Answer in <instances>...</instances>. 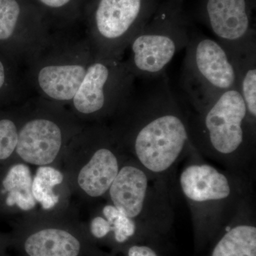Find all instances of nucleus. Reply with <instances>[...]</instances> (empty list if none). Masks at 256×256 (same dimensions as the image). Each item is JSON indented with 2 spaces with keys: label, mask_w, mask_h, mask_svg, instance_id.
I'll return each mask as SVG.
<instances>
[{
  "label": "nucleus",
  "mask_w": 256,
  "mask_h": 256,
  "mask_svg": "<svg viewBox=\"0 0 256 256\" xmlns=\"http://www.w3.org/2000/svg\"><path fill=\"white\" fill-rule=\"evenodd\" d=\"M142 80L120 108L129 117L130 143L138 164L160 178L185 154L196 151L190 139L188 114L170 86L166 72Z\"/></svg>",
  "instance_id": "f257e3e1"
},
{
  "label": "nucleus",
  "mask_w": 256,
  "mask_h": 256,
  "mask_svg": "<svg viewBox=\"0 0 256 256\" xmlns=\"http://www.w3.org/2000/svg\"><path fill=\"white\" fill-rule=\"evenodd\" d=\"M188 114L190 139L200 154L235 172L254 158L256 124L237 88L217 96L193 116Z\"/></svg>",
  "instance_id": "f03ea898"
},
{
  "label": "nucleus",
  "mask_w": 256,
  "mask_h": 256,
  "mask_svg": "<svg viewBox=\"0 0 256 256\" xmlns=\"http://www.w3.org/2000/svg\"><path fill=\"white\" fill-rule=\"evenodd\" d=\"M200 160L184 166L180 190L195 220L234 218L248 204V188L242 176Z\"/></svg>",
  "instance_id": "7ed1b4c3"
},
{
  "label": "nucleus",
  "mask_w": 256,
  "mask_h": 256,
  "mask_svg": "<svg viewBox=\"0 0 256 256\" xmlns=\"http://www.w3.org/2000/svg\"><path fill=\"white\" fill-rule=\"evenodd\" d=\"M182 82L194 110L237 86L236 70L228 52L216 40L191 34Z\"/></svg>",
  "instance_id": "20e7f679"
},
{
  "label": "nucleus",
  "mask_w": 256,
  "mask_h": 256,
  "mask_svg": "<svg viewBox=\"0 0 256 256\" xmlns=\"http://www.w3.org/2000/svg\"><path fill=\"white\" fill-rule=\"evenodd\" d=\"M136 79L122 60L94 56L72 100L74 108L85 114L120 109L132 92Z\"/></svg>",
  "instance_id": "39448f33"
},
{
  "label": "nucleus",
  "mask_w": 256,
  "mask_h": 256,
  "mask_svg": "<svg viewBox=\"0 0 256 256\" xmlns=\"http://www.w3.org/2000/svg\"><path fill=\"white\" fill-rule=\"evenodd\" d=\"M190 35L185 26L174 22L159 20L146 24L130 44L129 60L124 62L136 78L158 76L186 48Z\"/></svg>",
  "instance_id": "423d86ee"
},
{
  "label": "nucleus",
  "mask_w": 256,
  "mask_h": 256,
  "mask_svg": "<svg viewBox=\"0 0 256 256\" xmlns=\"http://www.w3.org/2000/svg\"><path fill=\"white\" fill-rule=\"evenodd\" d=\"M144 0H99L94 16L92 48L96 57L122 60L143 22Z\"/></svg>",
  "instance_id": "0eeeda50"
},
{
  "label": "nucleus",
  "mask_w": 256,
  "mask_h": 256,
  "mask_svg": "<svg viewBox=\"0 0 256 256\" xmlns=\"http://www.w3.org/2000/svg\"><path fill=\"white\" fill-rule=\"evenodd\" d=\"M156 178L138 162L124 165L108 190L112 205L133 220L143 216L148 218L154 210L156 192H160L154 186Z\"/></svg>",
  "instance_id": "6e6552de"
},
{
  "label": "nucleus",
  "mask_w": 256,
  "mask_h": 256,
  "mask_svg": "<svg viewBox=\"0 0 256 256\" xmlns=\"http://www.w3.org/2000/svg\"><path fill=\"white\" fill-rule=\"evenodd\" d=\"M206 10L210 28L226 50L256 40L248 0H208Z\"/></svg>",
  "instance_id": "1a4fd4ad"
},
{
  "label": "nucleus",
  "mask_w": 256,
  "mask_h": 256,
  "mask_svg": "<svg viewBox=\"0 0 256 256\" xmlns=\"http://www.w3.org/2000/svg\"><path fill=\"white\" fill-rule=\"evenodd\" d=\"M62 144V130L55 122L47 119H35L26 122L18 132L15 150L26 162L47 165L58 156Z\"/></svg>",
  "instance_id": "9d476101"
},
{
  "label": "nucleus",
  "mask_w": 256,
  "mask_h": 256,
  "mask_svg": "<svg viewBox=\"0 0 256 256\" xmlns=\"http://www.w3.org/2000/svg\"><path fill=\"white\" fill-rule=\"evenodd\" d=\"M94 57L82 63L62 62L44 65L36 74L37 85L42 94L54 100H73Z\"/></svg>",
  "instance_id": "9b49d317"
},
{
  "label": "nucleus",
  "mask_w": 256,
  "mask_h": 256,
  "mask_svg": "<svg viewBox=\"0 0 256 256\" xmlns=\"http://www.w3.org/2000/svg\"><path fill=\"white\" fill-rule=\"evenodd\" d=\"M119 170L116 154L110 148L102 146L95 152L90 161L80 170L79 186L90 196H102L108 192Z\"/></svg>",
  "instance_id": "f8f14e48"
},
{
  "label": "nucleus",
  "mask_w": 256,
  "mask_h": 256,
  "mask_svg": "<svg viewBox=\"0 0 256 256\" xmlns=\"http://www.w3.org/2000/svg\"><path fill=\"white\" fill-rule=\"evenodd\" d=\"M226 50L236 70L238 92L249 117L256 124V40Z\"/></svg>",
  "instance_id": "ddd939ff"
},
{
  "label": "nucleus",
  "mask_w": 256,
  "mask_h": 256,
  "mask_svg": "<svg viewBox=\"0 0 256 256\" xmlns=\"http://www.w3.org/2000/svg\"><path fill=\"white\" fill-rule=\"evenodd\" d=\"M24 248L30 256H78L80 244L68 232L48 228L30 236Z\"/></svg>",
  "instance_id": "4468645a"
},
{
  "label": "nucleus",
  "mask_w": 256,
  "mask_h": 256,
  "mask_svg": "<svg viewBox=\"0 0 256 256\" xmlns=\"http://www.w3.org/2000/svg\"><path fill=\"white\" fill-rule=\"evenodd\" d=\"M212 256H256V227L248 222L228 226Z\"/></svg>",
  "instance_id": "2eb2a0df"
},
{
  "label": "nucleus",
  "mask_w": 256,
  "mask_h": 256,
  "mask_svg": "<svg viewBox=\"0 0 256 256\" xmlns=\"http://www.w3.org/2000/svg\"><path fill=\"white\" fill-rule=\"evenodd\" d=\"M2 185L9 194L6 200L8 206L16 205L22 210H28L36 205L32 194L31 172L26 165L13 166L3 180Z\"/></svg>",
  "instance_id": "dca6fc26"
},
{
  "label": "nucleus",
  "mask_w": 256,
  "mask_h": 256,
  "mask_svg": "<svg viewBox=\"0 0 256 256\" xmlns=\"http://www.w3.org/2000/svg\"><path fill=\"white\" fill-rule=\"evenodd\" d=\"M63 180V174L54 168L41 166L37 170L32 181V194L44 210H50L58 203L60 196L54 192L53 188Z\"/></svg>",
  "instance_id": "f3484780"
},
{
  "label": "nucleus",
  "mask_w": 256,
  "mask_h": 256,
  "mask_svg": "<svg viewBox=\"0 0 256 256\" xmlns=\"http://www.w3.org/2000/svg\"><path fill=\"white\" fill-rule=\"evenodd\" d=\"M102 214L114 226L116 242H124L132 236L136 232V220L124 214L114 205H106L102 210Z\"/></svg>",
  "instance_id": "a211bd4d"
},
{
  "label": "nucleus",
  "mask_w": 256,
  "mask_h": 256,
  "mask_svg": "<svg viewBox=\"0 0 256 256\" xmlns=\"http://www.w3.org/2000/svg\"><path fill=\"white\" fill-rule=\"evenodd\" d=\"M20 13L16 0H0V41L9 40L14 34Z\"/></svg>",
  "instance_id": "6ab92c4d"
},
{
  "label": "nucleus",
  "mask_w": 256,
  "mask_h": 256,
  "mask_svg": "<svg viewBox=\"0 0 256 256\" xmlns=\"http://www.w3.org/2000/svg\"><path fill=\"white\" fill-rule=\"evenodd\" d=\"M18 131L14 122L9 119L0 120V160L9 158L16 149Z\"/></svg>",
  "instance_id": "aec40b11"
},
{
  "label": "nucleus",
  "mask_w": 256,
  "mask_h": 256,
  "mask_svg": "<svg viewBox=\"0 0 256 256\" xmlns=\"http://www.w3.org/2000/svg\"><path fill=\"white\" fill-rule=\"evenodd\" d=\"M90 232L96 238H102L110 232H114V226L105 217L97 216L90 224Z\"/></svg>",
  "instance_id": "412c9836"
},
{
  "label": "nucleus",
  "mask_w": 256,
  "mask_h": 256,
  "mask_svg": "<svg viewBox=\"0 0 256 256\" xmlns=\"http://www.w3.org/2000/svg\"><path fill=\"white\" fill-rule=\"evenodd\" d=\"M128 256H158L151 248L146 246H133L128 250Z\"/></svg>",
  "instance_id": "4be33fe9"
},
{
  "label": "nucleus",
  "mask_w": 256,
  "mask_h": 256,
  "mask_svg": "<svg viewBox=\"0 0 256 256\" xmlns=\"http://www.w3.org/2000/svg\"><path fill=\"white\" fill-rule=\"evenodd\" d=\"M46 6L50 8H60L68 4L70 0H40Z\"/></svg>",
  "instance_id": "5701e85b"
},
{
  "label": "nucleus",
  "mask_w": 256,
  "mask_h": 256,
  "mask_svg": "<svg viewBox=\"0 0 256 256\" xmlns=\"http://www.w3.org/2000/svg\"><path fill=\"white\" fill-rule=\"evenodd\" d=\"M6 69L4 64L0 60V90L4 86L5 82H6Z\"/></svg>",
  "instance_id": "b1692460"
}]
</instances>
